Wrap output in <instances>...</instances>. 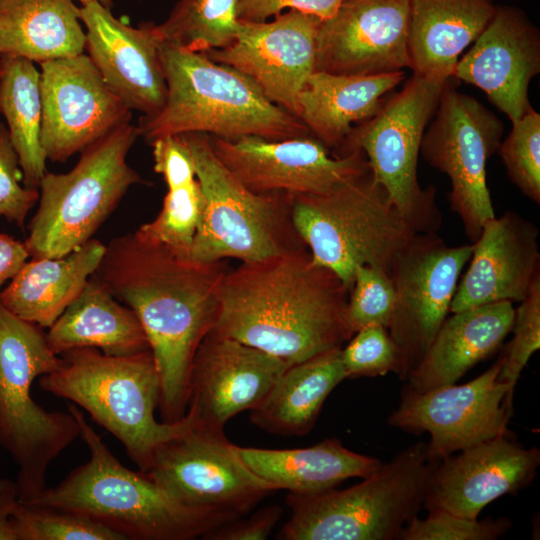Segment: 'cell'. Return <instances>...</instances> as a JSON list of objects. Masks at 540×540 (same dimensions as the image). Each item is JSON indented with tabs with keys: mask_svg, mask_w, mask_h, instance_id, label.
I'll return each instance as SVG.
<instances>
[{
	"mask_svg": "<svg viewBox=\"0 0 540 540\" xmlns=\"http://www.w3.org/2000/svg\"><path fill=\"white\" fill-rule=\"evenodd\" d=\"M408 52L414 74L453 77L459 56L491 21L493 0H409Z\"/></svg>",
	"mask_w": 540,
	"mask_h": 540,
	"instance_id": "4316f807",
	"label": "cell"
},
{
	"mask_svg": "<svg viewBox=\"0 0 540 540\" xmlns=\"http://www.w3.org/2000/svg\"><path fill=\"white\" fill-rule=\"evenodd\" d=\"M472 244L449 246L437 233H416L395 259L390 277L395 306L388 332L400 355L405 380L419 363L450 306Z\"/></svg>",
	"mask_w": 540,
	"mask_h": 540,
	"instance_id": "5bb4252c",
	"label": "cell"
},
{
	"mask_svg": "<svg viewBox=\"0 0 540 540\" xmlns=\"http://www.w3.org/2000/svg\"><path fill=\"white\" fill-rule=\"evenodd\" d=\"M450 79L413 73L373 117L352 128L335 154L363 151L374 180L415 233H437L442 225L435 186L421 187L417 165L424 132Z\"/></svg>",
	"mask_w": 540,
	"mask_h": 540,
	"instance_id": "8fae6325",
	"label": "cell"
},
{
	"mask_svg": "<svg viewBox=\"0 0 540 540\" xmlns=\"http://www.w3.org/2000/svg\"><path fill=\"white\" fill-rule=\"evenodd\" d=\"M11 525L17 540H123L87 516L20 501Z\"/></svg>",
	"mask_w": 540,
	"mask_h": 540,
	"instance_id": "d590c367",
	"label": "cell"
},
{
	"mask_svg": "<svg viewBox=\"0 0 540 540\" xmlns=\"http://www.w3.org/2000/svg\"><path fill=\"white\" fill-rule=\"evenodd\" d=\"M159 55L167 95L157 114L139 119L140 136L147 142L185 133L270 140L311 135L298 117L270 101L252 79L205 52L160 40Z\"/></svg>",
	"mask_w": 540,
	"mask_h": 540,
	"instance_id": "3957f363",
	"label": "cell"
},
{
	"mask_svg": "<svg viewBox=\"0 0 540 540\" xmlns=\"http://www.w3.org/2000/svg\"><path fill=\"white\" fill-rule=\"evenodd\" d=\"M451 79L424 132L420 153L432 167L449 177L451 210L458 215L464 233L473 243L484 223L495 216L486 166L500 146L503 124L476 98L457 91Z\"/></svg>",
	"mask_w": 540,
	"mask_h": 540,
	"instance_id": "4fadbf2b",
	"label": "cell"
},
{
	"mask_svg": "<svg viewBox=\"0 0 540 540\" xmlns=\"http://www.w3.org/2000/svg\"><path fill=\"white\" fill-rule=\"evenodd\" d=\"M282 515L279 505L266 506L247 518L225 522L201 538L205 540H265Z\"/></svg>",
	"mask_w": 540,
	"mask_h": 540,
	"instance_id": "ee69618b",
	"label": "cell"
},
{
	"mask_svg": "<svg viewBox=\"0 0 540 540\" xmlns=\"http://www.w3.org/2000/svg\"><path fill=\"white\" fill-rule=\"evenodd\" d=\"M409 0H341L321 20L316 70L368 76L410 68Z\"/></svg>",
	"mask_w": 540,
	"mask_h": 540,
	"instance_id": "d6986e66",
	"label": "cell"
},
{
	"mask_svg": "<svg viewBox=\"0 0 540 540\" xmlns=\"http://www.w3.org/2000/svg\"><path fill=\"white\" fill-rule=\"evenodd\" d=\"M404 77L403 70L368 76L316 70L298 94L297 117L313 137L337 152L353 124L373 117L382 107L384 95Z\"/></svg>",
	"mask_w": 540,
	"mask_h": 540,
	"instance_id": "484cf974",
	"label": "cell"
},
{
	"mask_svg": "<svg viewBox=\"0 0 540 540\" xmlns=\"http://www.w3.org/2000/svg\"><path fill=\"white\" fill-rule=\"evenodd\" d=\"M83 5L90 3V2H99L102 5L111 8L112 7V0H79Z\"/></svg>",
	"mask_w": 540,
	"mask_h": 540,
	"instance_id": "7dc6e473",
	"label": "cell"
},
{
	"mask_svg": "<svg viewBox=\"0 0 540 540\" xmlns=\"http://www.w3.org/2000/svg\"><path fill=\"white\" fill-rule=\"evenodd\" d=\"M29 257L24 242L0 234V293L3 284L15 277Z\"/></svg>",
	"mask_w": 540,
	"mask_h": 540,
	"instance_id": "f6af8a7d",
	"label": "cell"
},
{
	"mask_svg": "<svg viewBox=\"0 0 540 540\" xmlns=\"http://www.w3.org/2000/svg\"><path fill=\"white\" fill-rule=\"evenodd\" d=\"M19 501L17 482L0 478V540H17L11 517Z\"/></svg>",
	"mask_w": 540,
	"mask_h": 540,
	"instance_id": "bcb514c9",
	"label": "cell"
},
{
	"mask_svg": "<svg viewBox=\"0 0 540 540\" xmlns=\"http://www.w3.org/2000/svg\"><path fill=\"white\" fill-rule=\"evenodd\" d=\"M0 113L23 172V185L39 190L47 172L40 133L42 104L40 71L22 57L0 56Z\"/></svg>",
	"mask_w": 540,
	"mask_h": 540,
	"instance_id": "d6a6232c",
	"label": "cell"
},
{
	"mask_svg": "<svg viewBox=\"0 0 540 540\" xmlns=\"http://www.w3.org/2000/svg\"><path fill=\"white\" fill-rule=\"evenodd\" d=\"M39 65L40 141L46 159L65 162L131 121V110L109 88L87 54Z\"/></svg>",
	"mask_w": 540,
	"mask_h": 540,
	"instance_id": "e0dca14e",
	"label": "cell"
},
{
	"mask_svg": "<svg viewBox=\"0 0 540 540\" xmlns=\"http://www.w3.org/2000/svg\"><path fill=\"white\" fill-rule=\"evenodd\" d=\"M346 378L341 348L293 364L250 410V420L271 434L305 435L313 428L328 395Z\"/></svg>",
	"mask_w": 540,
	"mask_h": 540,
	"instance_id": "4dcf8cb0",
	"label": "cell"
},
{
	"mask_svg": "<svg viewBox=\"0 0 540 540\" xmlns=\"http://www.w3.org/2000/svg\"><path fill=\"white\" fill-rule=\"evenodd\" d=\"M341 359L347 378L400 372L399 350L383 326H368L357 331L341 348Z\"/></svg>",
	"mask_w": 540,
	"mask_h": 540,
	"instance_id": "60d3db41",
	"label": "cell"
},
{
	"mask_svg": "<svg viewBox=\"0 0 540 540\" xmlns=\"http://www.w3.org/2000/svg\"><path fill=\"white\" fill-rule=\"evenodd\" d=\"M498 148L511 181L530 200L540 204V114L530 108Z\"/></svg>",
	"mask_w": 540,
	"mask_h": 540,
	"instance_id": "8d00e7d4",
	"label": "cell"
},
{
	"mask_svg": "<svg viewBox=\"0 0 540 540\" xmlns=\"http://www.w3.org/2000/svg\"><path fill=\"white\" fill-rule=\"evenodd\" d=\"M513 338L500 355L502 366L497 379L514 388L522 370L534 352L540 348V275L537 276L526 298L515 309Z\"/></svg>",
	"mask_w": 540,
	"mask_h": 540,
	"instance_id": "ab89813d",
	"label": "cell"
},
{
	"mask_svg": "<svg viewBox=\"0 0 540 540\" xmlns=\"http://www.w3.org/2000/svg\"><path fill=\"white\" fill-rule=\"evenodd\" d=\"M209 137L219 160L256 193L322 194L370 170L363 151L330 155V150L312 135L283 140Z\"/></svg>",
	"mask_w": 540,
	"mask_h": 540,
	"instance_id": "2e32d148",
	"label": "cell"
},
{
	"mask_svg": "<svg viewBox=\"0 0 540 540\" xmlns=\"http://www.w3.org/2000/svg\"><path fill=\"white\" fill-rule=\"evenodd\" d=\"M320 19L290 9L271 21H239L235 40L205 52L252 79L266 97L297 117V97L316 71Z\"/></svg>",
	"mask_w": 540,
	"mask_h": 540,
	"instance_id": "ac0fdd59",
	"label": "cell"
},
{
	"mask_svg": "<svg viewBox=\"0 0 540 540\" xmlns=\"http://www.w3.org/2000/svg\"><path fill=\"white\" fill-rule=\"evenodd\" d=\"M68 411L79 424L89 459L58 485L46 487L23 503L87 516L123 540H192L232 521L181 504L144 472L125 467L76 405L71 404Z\"/></svg>",
	"mask_w": 540,
	"mask_h": 540,
	"instance_id": "277c9868",
	"label": "cell"
},
{
	"mask_svg": "<svg viewBox=\"0 0 540 540\" xmlns=\"http://www.w3.org/2000/svg\"><path fill=\"white\" fill-rule=\"evenodd\" d=\"M506 518L468 519L436 510L425 519L414 516L400 531L399 540H495L511 527Z\"/></svg>",
	"mask_w": 540,
	"mask_h": 540,
	"instance_id": "f35d334b",
	"label": "cell"
},
{
	"mask_svg": "<svg viewBox=\"0 0 540 540\" xmlns=\"http://www.w3.org/2000/svg\"><path fill=\"white\" fill-rule=\"evenodd\" d=\"M538 238V227L515 211L486 221L472 243L469 267L458 282L450 312L523 301L540 275Z\"/></svg>",
	"mask_w": 540,
	"mask_h": 540,
	"instance_id": "cb8c5ba5",
	"label": "cell"
},
{
	"mask_svg": "<svg viewBox=\"0 0 540 540\" xmlns=\"http://www.w3.org/2000/svg\"><path fill=\"white\" fill-rule=\"evenodd\" d=\"M438 462L427 443L401 451L363 481L343 490L288 493L289 520L280 540H393L423 506Z\"/></svg>",
	"mask_w": 540,
	"mask_h": 540,
	"instance_id": "52a82bcc",
	"label": "cell"
},
{
	"mask_svg": "<svg viewBox=\"0 0 540 540\" xmlns=\"http://www.w3.org/2000/svg\"><path fill=\"white\" fill-rule=\"evenodd\" d=\"M72 0H0V56L34 63L84 53L86 34Z\"/></svg>",
	"mask_w": 540,
	"mask_h": 540,
	"instance_id": "1f68e13d",
	"label": "cell"
},
{
	"mask_svg": "<svg viewBox=\"0 0 540 540\" xmlns=\"http://www.w3.org/2000/svg\"><path fill=\"white\" fill-rule=\"evenodd\" d=\"M0 69H1V67H0Z\"/></svg>",
	"mask_w": 540,
	"mask_h": 540,
	"instance_id": "c3c4849f",
	"label": "cell"
},
{
	"mask_svg": "<svg viewBox=\"0 0 540 540\" xmlns=\"http://www.w3.org/2000/svg\"><path fill=\"white\" fill-rule=\"evenodd\" d=\"M39 190L23 185V172L7 126L0 122V217L23 229Z\"/></svg>",
	"mask_w": 540,
	"mask_h": 540,
	"instance_id": "b9f144b4",
	"label": "cell"
},
{
	"mask_svg": "<svg viewBox=\"0 0 540 540\" xmlns=\"http://www.w3.org/2000/svg\"><path fill=\"white\" fill-rule=\"evenodd\" d=\"M48 329L46 339L56 355L75 348H95L109 356L150 350L135 312L92 277Z\"/></svg>",
	"mask_w": 540,
	"mask_h": 540,
	"instance_id": "f1b7e54d",
	"label": "cell"
},
{
	"mask_svg": "<svg viewBox=\"0 0 540 540\" xmlns=\"http://www.w3.org/2000/svg\"><path fill=\"white\" fill-rule=\"evenodd\" d=\"M502 358L475 379L462 385H448L417 392L405 386L398 408L388 424L407 433L427 432L428 455L444 458L497 437H512L508 420L513 392L497 379Z\"/></svg>",
	"mask_w": 540,
	"mask_h": 540,
	"instance_id": "9a60e30c",
	"label": "cell"
},
{
	"mask_svg": "<svg viewBox=\"0 0 540 540\" xmlns=\"http://www.w3.org/2000/svg\"><path fill=\"white\" fill-rule=\"evenodd\" d=\"M395 299V289L389 274L369 265L357 266L346 309L347 324L352 336L368 326L388 329Z\"/></svg>",
	"mask_w": 540,
	"mask_h": 540,
	"instance_id": "74e56055",
	"label": "cell"
},
{
	"mask_svg": "<svg viewBox=\"0 0 540 540\" xmlns=\"http://www.w3.org/2000/svg\"><path fill=\"white\" fill-rule=\"evenodd\" d=\"M540 450L512 437H497L456 452L435 467L423 508L478 519L482 509L506 494H517L535 478Z\"/></svg>",
	"mask_w": 540,
	"mask_h": 540,
	"instance_id": "44dd1931",
	"label": "cell"
},
{
	"mask_svg": "<svg viewBox=\"0 0 540 540\" xmlns=\"http://www.w3.org/2000/svg\"><path fill=\"white\" fill-rule=\"evenodd\" d=\"M188 145L204 207L190 258L250 262L306 246L291 218V195L248 189L215 154L203 133L180 134Z\"/></svg>",
	"mask_w": 540,
	"mask_h": 540,
	"instance_id": "30bf717a",
	"label": "cell"
},
{
	"mask_svg": "<svg viewBox=\"0 0 540 540\" xmlns=\"http://www.w3.org/2000/svg\"><path fill=\"white\" fill-rule=\"evenodd\" d=\"M540 72V33L526 13L497 5L495 13L458 60L453 77L481 89L511 122L532 108L528 89Z\"/></svg>",
	"mask_w": 540,
	"mask_h": 540,
	"instance_id": "7402d4cb",
	"label": "cell"
},
{
	"mask_svg": "<svg viewBox=\"0 0 540 540\" xmlns=\"http://www.w3.org/2000/svg\"><path fill=\"white\" fill-rule=\"evenodd\" d=\"M514 319L515 309L509 301L464 309L446 317L422 359L408 373L406 386L426 392L455 384L501 346Z\"/></svg>",
	"mask_w": 540,
	"mask_h": 540,
	"instance_id": "d4e9b609",
	"label": "cell"
},
{
	"mask_svg": "<svg viewBox=\"0 0 540 540\" xmlns=\"http://www.w3.org/2000/svg\"><path fill=\"white\" fill-rule=\"evenodd\" d=\"M237 0H179L167 19L155 25L159 39L193 52H208L230 45L239 20Z\"/></svg>",
	"mask_w": 540,
	"mask_h": 540,
	"instance_id": "836d02e7",
	"label": "cell"
},
{
	"mask_svg": "<svg viewBox=\"0 0 540 540\" xmlns=\"http://www.w3.org/2000/svg\"><path fill=\"white\" fill-rule=\"evenodd\" d=\"M341 0H237L239 21L264 22L271 17L290 10H299L320 20L331 17Z\"/></svg>",
	"mask_w": 540,
	"mask_h": 540,
	"instance_id": "7bdbcfd3",
	"label": "cell"
},
{
	"mask_svg": "<svg viewBox=\"0 0 540 540\" xmlns=\"http://www.w3.org/2000/svg\"><path fill=\"white\" fill-rule=\"evenodd\" d=\"M105 247L91 238L64 256L31 258L1 291V303L17 317L49 328L80 295Z\"/></svg>",
	"mask_w": 540,
	"mask_h": 540,
	"instance_id": "83f0119b",
	"label": "cell"
},
{
	"mask_svg": "<svg viewBox=\"0 0 540 540\" xmlns=\"http://www.w3.org/2000/svg\"><path fill=\"white\" fill-rule=\"evenodd\" d=\"M60 358L56 370L40 377V388L84 409L119 440L142 472L163 443L194 421L190 411L174 423L156 420L160 378L151 350L109 356L95 348H75Z\"/></svg>",
	"mask_w": 540,
	"mask_h": 540,
	"instance_id": "5b68a950",
	"label": "cell"
},
{
	"mask_svg": "<svg viewBox=\"0 0 540 540\" xmlns=\"http://www.w3.org/2000/svg\"><path fill=\"white\" fill-rule=\"evenodd\" d=\"M246 466L276 489L315 494L334 489L348 478H366L381 462L353 452L336 438L306 448L263 449L236 446Z\"/></svg>",
	"mask_w": 540,
	"mask_h": 540,
	"instance_id": "f546056e",
	"label": "cell"
},
{
	"mask_svg": "<svg viewBox=\"0 0 540 540\" xmlns=\"http://www.w3.org/2000/svg\"><path fill=\"white\" fill-rule=\"evenodd\" d=\"M144 473L181 504L231 520L277 490L246 466L224 429L195 416L189 428L156 450Z\"/></svg>",
	"mask_w": 540,
	"mask_h": 540,
	"instance_id": "7c38bea8",
	"label": "cell"
},
{
	"mask_svg": "<svg viewBox=\"0 0 540 540\" xmlns=\"http://www.w3.org/2000/svg\"><path fill=\"white\" fill-rule=\"evenodd\" d=\"M291 218L314 262L334 272L349 292L357 266L390 275L416 234L370 170L326 193L291 196Z\"/></svg>",
	"mask_w": 540,
	"mask_h": 540,
	"instance_id": "ba28073f",
	"label": "cell"
},
{
	"mask_svg": "<svg viewBox=\"0 0 540 540\" xmlns=\"http://www.w3.org/2000/svg\"><path fill=\"white\" fill-rule=\"evenodd\" d=\"M168 192L161 211L151 222L139 227L143 238L160 244L173 253L190 257L199 227L204 197L195 171H185L164 178Z\"/></svg>",
	"mask_w": 540,
	"mask_h": 540,
	"instance_id": "e575fe53",
	"label": "cell"
},
{
	"mask_svg": "<svg viewBox=\"0 0 540 540\" xmlns=\"http://www.w3.org/2000/svg\"><path fill=\"white\" fill-rule=\"evenodd\" d=\"M139 136L137 125L123 124L81 151L69 172L45 173L24 241L30 258L61 257L83 245L128 189L143 182L127 162Z\"/></svg>",
	"mask_w": 540,
	"mask_h": 540,
	"instance_id": "9c48e42d",
	"label": "cell"
},
{
	"mask_svg": "<svg viewBox=\"0 0 540 540\" xmlns=\"http://www.w3.org/2000/svg\"><path fill=\"white\" fill-rule=\"evenodd\" d=\"M80 15L86 28L85 51L109 88L131 111L157 114L164 106L167 84L155 24L129 26L99 2L84 4Z\"/></svg>",
	"mask_w": 540,
	"mask_h": 540,
	"instance_id": "603a6c76",
	"label": "cell"
},
{
	"mask_svg": "<svg viewBox=\"0 0 540 540\" xmlns=\"http://www.w3.org/2000/svg\"><path fill=\"white\" fill-rule=\"evenodd\" d=\"M282 359L211 329L195 353L187 411L206 426L256 407L289 367Z\"/></svg>",
	"mask_w": 540,
	"mask_h": 540,
	"instance_id": "ffe728a7",
	"label": "cell"
},
{
	"mask_svg": "<svg viewBox=\"0 0 540 540\" xmlns=\"http://www.w3.org/2000/svg\"><path fill=\"white\" fill-rule=\"evenodd\" d=\"M227 271L224 260L183 257L135 231L110 241L92 275L144 329L160 378L163 422L187 413L193 359L216 324Z\"/></svg>",
	"mask_w": 540,
	"mask_h": 540,
	"instance_id": "6da1fadb",
	"label": "cell"
},
{
	"mask_svg": "<svg viewBox=\"0 0 540 540\" xmlns=\"http://www.w3.org/2000/svg\"><path fill=\"white\" fill-rule=\"evenodd\" d=\"M348 297L304 246L228 270L213 329L291 366L349 341Z\"/></svg>",
	"mask_w": 540,
	"mask_h": 540,
	"instance_id": "7a4b0ae2",
	"label": "cell"
},
{
	"mask_svg": "<svg viewBox=\"0 0 540 540\" xmlns=\"http://www.w3.org/2000/svg\"><path fill=\"white\" fill-rule=\"evenodd\" d=\"M42 329L0 301V445L18 467L21 502L47 487L49 465L80 437L79 424L69 411H47L31 396L33 381L61 362Z\"/></svg>",
	"mask_w": 540,
	"mask_h": 540,
	"instance_id": "8992f818",
	"label": "cell"
}]
</instances>
